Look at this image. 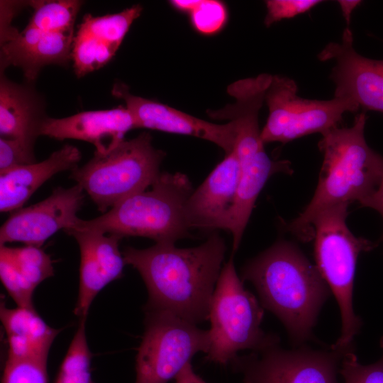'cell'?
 <instances>
[{
    "mask_svg": "<svg viewBox=\"0 0 383 383\" xmlns=\"http://www.w3.org/2000/svg\"><path fill=\"white\" fill-rule=\"evenodd\" d=\"M226 251L223 238L213 233L194 248L157 243L145 249L128 246L122 253L146 286L145 311L168 312L197 325L209 320Z\"/></svg>",
    "mask_w": 383,
    "mask_h": 383,
    "instance_id": "1",
    "label": "cell"
},
{
    "mask_svg": "<svg viewBox=\"0 0 383 383\" xmlns=\"http://www.w3.org/2000/svg\"><path fill=\"white\" fill-rule=\"evenodd\" d=\"M240 278L252 284L262 306L279 319L294 347L312 339L331 292L316 265L296 245L275 243L243 267Z\"/></svg>",
    "mask_w": 383,
    "mask_h": 383,
    "instance_id": "2",
    "label": "cell"
},
{
    "mask_svg": "<svg viewBox=\"0 0 383 383\" xmlns=\"http://www.w3.org/2000/svg\"><path fill=\"white\" fill-rule=\"evenodd\" d=\"M365 111L352 126L333 128L322 134L318 148L323 155L319 180L309 204L288 225L302 241L313 238V223L322 211L357 201L360 203L377 189L383 171V157L366 143Z\"/></svg>",
    "mask_w": 383,
    "mask_h": 383,
    "instance_id": "3",
    "label": "cell"
},
{
    "mask_svg": "<svg viewBox=\"0 0 383 383\" xmlns=\"http://www.w3.org/2000/svg\"><path fill=\"white\" fill-rule=\"evenodd\" d=\"M193 191L186 174L161 172L150 190L128 196L98 217L80 218L72 229L175 243L189 235L185 206Z\"/></svg>",
    "mask_w": 383,
    "mask_h": 383,
    "instance_id": "4",
    "label": "cell"
},
{
    "mask_svg": "<svg viewBox=\"0 0 383 383\" xmlns=\"http://www.w3.org/2000/svg\"><path fill=\"white\" fill-rule=\"evenodd\" d=\"M349 204H340L320 213L313 223L316 267L328 285L338 303L340 335L332 345L353 348L362 320L353 309V286L358 256L376 245L356 237L346 223Z\"/></svg>",
    "mask_w": 383,
    "mask_h": 383,
    "instance_id": "5",
    "label": "cell"
},
{
    "mask_svg": "<svg viewBox=\"0 0 383 383\" xmlns=\"http://www.w3.org/2000/svg\"><path fill=\"white\" fill-rule=\"evenodd\" d=\"M263 316L264 308L245 288L232 256L222 267L211 303V343L206 360L226 365L241 350L261 351L278 344L276 334L262 329Z\"/></svg>",
    "mask_w": 383,
    "mask_h": 383,
    "instance_id": "6",
    "label": "cell"
},
{
    "mask_svg": "<svg viewBox=\"0 0 383 383\" xmlns=\"http://www.w3.org/2000/svg\"><path fill=\"white\" fill-rule=\"evenodd\" d=\"M150 133L124 140L107 153L94 151L93 157L70 173L98 210L104 213L116 204L146 190L160 174L163 150L152 143Z\"/></svg>",
    "mask_w": 383,
    "mask_h": 383,
    "instance_id": "7",
    "label": "cell"
},
{
    "mask_svg": "<svg viewBox=\"0 0 383 383\" xmlns=\"http://www.w3.org/2000/svg\"><path fill=\"white\" fill-rule=\"evenodd\" d=\"M34 12L26 28L1 45V71L19 67L28 82L50 65H67L71 60L75 21L62 5L46 1L32 4Z\"/></svg>",
    "mask_w": 383,
    "mask_h": 383,
    "instance_id": "8",
    "label": "cell"
},
{
    "mask_svg": "<svg viewBox=\"0 0 383 383\" xmlns=\"http://www.w3.org/2000/svg\"><path fill=\"white\" fill-rule=\"evenodd\" d=\"M210 343L209 330L168 312L145 311L135 383H167L196 353H206Z\"/></svg>",
    "mask_w": 383,
    "mask_h": 383,
    "instance_id": "9",
    "label": "cell"
},
{
    "mask_svg": "<svg viewBox=\"0 0 383 383\" xmlns=\"http://www.w3.org/2000/svg\"><path fill=\"white\" fill-rule=\"evenodd\" d=\"M296 82L287 77L272 75L265 101L268 106L267 122L261 139L287 143L304 135L338 127L345 112H357L360 107L347 98L328 100L304 99L297 95Z\"/></svg>",
    "mask_w": 383,
    "mask_h": 383,
    "instance_id": "10",
    "label": "cell"
},
{
    "mask_svg": "<svg viewBox=\"0 0 383 383\" xmlns=\"http://www.w3.org/2000/svg\"><path fill=\"white\" fill-rule=\"evenodd\" d=\"M353 348L313 349L306 345L284 349L278 344L238 355L231 365L244 383H340L344 355Z\"/></svg>",
    "mask_w": 383,
    "mask_h": 383,
    "instance_id": "11",
    "label": "cell"
},
{
    "mask_svg": "<svg viewBox=\"0 0 383 383\" xmlns=\"http://www.w3.org/2000/svg\"><path fill=\"white\" fill-rule=\"evenodd\" d=\"M84 198L85 192L77 184L57 187L44 200L11 212L0 228V245L21 242L42 247L58 231L76 227Z\"/></svg>",
    "mask_w": 383,
    "mask_h": 383,
    "instance_id": "12",
    "label": "cell"
},
{
    "mask_svg": "<svg viewBox=\"0 0 383 383\" xmlns=\"http://www.w3.org/2000/svg\"><path fill=\"white\" fill-rule=\"evenodd\" d=\"M260 133L245 129L236 136L234 150L240 163V176L234 203L223 229L233 236V252L239 248L256 199L267 179L273 174L292 172L290 162L275 161L266 153Z\"/></svg>",
    "mask_w": 383,
    "mask_h": 383,
    "instance_id": "13",
    "label": "cell"
},
{
    "mask_svg": "<svg viewBox=\"0 0 383 383\" xmlns=\"http://www.w3.org/2000/svg\"><path fill=\"white\" fill-rule=\"evenodd\" d=\"M318 57L335 61L331 74L335 87L334 97L347 98L364 110L383 113V60L356 52L350 28L343 30L340 43H328Z\"/></svg>",
    "mask_w": 383,
    "mask_h": 383,
    "instance_id": "14",
    "label": "cell"
},
{
    "mask_svg": "<svg viewBox=\"0 0 383 383\" xmlns=\"http://www.w3.org/2000/svg\"><path fill=\"white\" fill-rule=\"evenodd\" d=\"M111 94L124 101L134 118L136 128L199 138L218 145L226 155L234 150L236 134L231 121L220 124L209 122L168 105L133 95L123 82L114 83Z\"/></svg>",
    "mask_w": 383,
    "mask_h": 383,
    "instance_id": "15",
    "label": "cell"
},
{
    "mask_svg": "<svg viewBox=\"0 0 383 383\" xmlns=\"http://www.w3.org/2000/svg\"><path fill=\"white\" fill-rule=\"evenodd\" d=\"M80 251L79 287L74 313L87 318L96 296L108 284L123 275L126 265L119 249L121 237L101 232L69 229Z\"/></svg>",
    "mask_w": 383,
    "mask_h": 383,
    "instance_id": "16",
    "label": "cell"
},
{
    "mask_svg": "<svg viewBox=\"0 0 383 383\" xmlns=\"http://www.w3.org/2000/svg\"><path fill=\"white\" fill-rule=\"evenodd\" d=\"M142 11L140 4H135L116 13L84 16L74 34L71 53L77 77L98 70L113 57Z\"/></svg>",
    "mask_w": 383,
    "mask_h": 383,
    "instance_id": "17",
    "label": "cell"
},
{
    "mask_svg": "<svg viewBox=\"0 0 383 383\" xmlns=\"http://www.w3.org/2000/svg\"><path fill=\"white\" fill-rule=\"evenodd\" d=\"M136 128L134 118L126 106L83 111L61 118L46 117L40 135L58 140L74 139L89 142L95 152L107 153L125 140L126 133Z\"/></svg>",
    "mask_w": 383,
    "mask_h": 383,
    "instance_id": "18",
    "label": "cell"
},
{
    "mask_svg": "<svg viewBox=\"0 0 383 383\" xmlns=\"http://www.w3.org/2000/svg\"><path fill=\"white\" fill-rule=\"evenodd\" d=\"M239 176L240 163L233 150L187 199L185 213L190 229H223L235 199Z\"/></svg>",
    "mask_w": 383,
    "mask_h": 383,
    "instance_id": "19",
    "label": "cell"
},
{
    "mask_svg": "<svg viewBox=\"0 0 383 383\" xmlns=\"http://www.w3.org/2000/svg\"><path fill=\"white\" fill-rule=\"evenodd\" d=\"M80 150L65 144L47 159L0 172V211L12 212L23 207L33 194L56 174L72 171L81 160Z\"/></svg>",
    "mask_w": 383,
    "mask_h": 383,
    "instance_id": "20",
    "label": "cell"
},
{
    "mask_svg": "<svg viewBox=\"0 0 383 383\" xmlns=\"http://www.w3.org/2000/svg\"><path fill=\"white\" fill-rule=\"evenodd\" d=\"M46 117L43 100L31 85L13 82L1 71V138L17 139L34 145Z\"/></svg>",
    "mask_w": 383,
    "mask_h": 383,
    "instance_id": "21",
    "label": "cell"
},
{
    "mask_svg": "<svg viewBox=\"0 0 383 383\" xmlns=\"http://www.w3.org/2000/svg\"><path fill=\"white\" fill-rule=\"evenodd\" d=\"M0 318L7 338V358L48 361L59 329L48 325L35 309L7 308L3 301Z\"/></svg>",
    "mask_w": 383,
    "mask_h": 383,
    "instance_id": "22",
    "label": "cell"
},
{
    "mask_svg": "<svg viewBox=\"0 0 383 383\" xmlns=\"http://www.w3.org/2000/svg\"><path fill=\"white\" fill-rule=\"evenodd\" d=\"M86 319H79L54 383H94L90 372L92 355L86 336Z\"/></svg>",
    "mask_w": 383,
    "mask_h": 383,
    "instance_id": "23",
    "label": "cell"
},
{
    "mask_svg": "<svg viewBox=\"0 0 383 383\" xmlns=\"http://www.w3.org/2000/svg\"><path fill=\"white\" fill-rule=\"evenodd\" d=\"M4 253L16 265L27 282L35 289L41 282L54 275L50 256L41 247L25 245L22 247L0 245Z\"/></svg>",
    "mask_w": 383,
    "mask_h": 383,
    "instance_id": "24",
    "label": "cell"
},
{
    "mask_svg": "<svg viewBox=\"0 0 383 383\" xmlns=\"http://www.w3.org/2000/svg\"><path fill=\"white\" fill-rule=\"evenodd\" d=\"M193 28L203 35L220 32L228 21L226 4L218 0H201L198 6L189 14Z\"/></svg>",
    "mask_w": 383,
    "mask_h": 383,
    "instance_id": "25",
    "label": "cell"
},
{
    "mask_svg": "<svg viewBox=\"0 0 383 383\" xmlns=\"http://www.w3.org/2000/svg\"><path fill=\"white\" fill-rule=\"evenodd\" d=\"M0 279L17 306L34 309L33 294L35 289L23 277L10 258L1 252Z\"/></svg>",
    "mask_w": 383,
    "mask_h": 383,
    "instance_id": "26",
    "label": "cell"
},
{
    "mask_svg": "<svg viewBox=\"0 0 383 383\" xmlns=\"http://www.w3.org/2000/svg\"><path fill=\"white\" fill-rule=\"evenodd\" d=\"M381 357L369 365L361 364L353 350L344 355L340 368L343 383H383V336L380 340Z\"/></svg>",
    "mask_w": 383,
    "mask_h": 383,
    "instance_id": "27",
    "label": "cell"
},
{
    "mask_svg": "<svg viewBox=\"0 0 383 383\" xmlns=\"http://www.w3.org/2000/svg\"><path fill=\"white\" fill-rule=\"evenodd\" d=\"M48 361L7 358L1 383H48Z\"/></svg>",
    "mask_w": 383,
    "mask_h": 383,
    "instance_id": "28",
    "label": "cell"
},
{
    "mask_svg": "<svg viewBox=\"0 0 383 383\" xmlns=\"http://www.w3.org/2000/svg\"><path fill=\"white\" fill-rule=\"evenodd\" d=\"M34 145L23 141L0 138V172L36 162Z\"/></svg>",
    "mask_w": 383,
    "mask_h": 383,
    "instance_id": "29",
    "label": "cell"
},
{
    "mask_svg": "<svg viewBox=\"0 0 383 383\" xmlns=\"http://www.w3.org/2000/svg\"><path fill=\"white\" fill-rule=\"evenodd\" d=\"M318 0H267L265 1L267 14L266 26L286 18L304 13L321 3Z\"/></svg>",
    "mask_w": 383,
    "mask_h": 383,
    "instance_id": "30",
    "label": "cell"
},
{
    "mask_svg": "<svg viewBox=\"0 0 383 383\" xmlns=\"http://www.w3.org/2000/svg\"><path fill=\"white\" fill-rule=\"evenodd\" d=\"M23 4L21 1H1V45L10 40L18 33L11 26V22Z\"/></svg>",
    "mask_w": 383,
    "mask_h": 383,
    "instance_id": "31",
    "label": "cell"
},
{
    "mask_svg": "<svg viewBox=\"0 0 383 383\" xmlns=\"http://www.w3.org/2000/svg\"><path fill=\"white\" fill-rule=\"evenodd\" d=\"M360 204L361 206L375 209L381 214L383 218V171L380 182L375 191ZM382 240H383V235Z\"/></svg>",
    "mask_w": 383,
    "mask_h": 383,
    "instance_id": "32",
    "label": "cell"
},
{
    "mask_svg": "<svg viewBox=\"0 0 383 383\" xmlns=\"http://www.w3.org/2000/svg\"><path fill=\"white\" fill-rule=\"evenodd\" d=\"M174 379L175 383H207L195 373L191 362L182 368Z\"/></svg>",
    "mask_w": 383,
    "mask_h": 383,
    "instance_id": "33",
    "label": "cell"
},
{
    "mask_svg": "<svg viewBox=\"0 0 383 383\" xmlns=\"http://www.w3.org/2000/svg\"><path fill=\"white\" fill-rule=\"evenodd\" d=\"M200 2L201 0H172L169 1L173 9L188 14L192 13Z\"/></svg>",
    "mask_w": 383,
    "mask_h": 383,
    "instance_id": "34",
    "label": "cell"
},
{
    "mask_svg": "<svg viewBox=\"0 0 383 383\" xmlns=\"http://www.w3.org/2000/svg\"><path fill=\"white\" fill-rule=\"evenodd\" d=\"M343 16L347 23V28H349L351 14L354 9L361 3V1L358 0H340L338 1Z\"/></svg>",
    "mask_w": 383,
    "mask_h": 383,
    "instance_id": "35",
    "label": "cell"
}]
</instances>
